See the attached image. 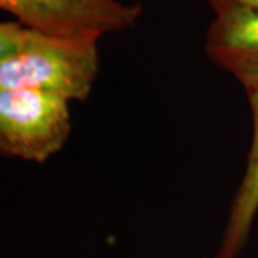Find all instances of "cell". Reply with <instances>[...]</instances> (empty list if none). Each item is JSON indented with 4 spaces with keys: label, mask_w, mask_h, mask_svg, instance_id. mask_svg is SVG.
Returning <instances> with one entry per match:
<instances>
[{
    "label": "cell",
    "mask_w": 258,
    "mask_h": 258,
    "mask_svg": "<svg viewBox=\"0 0 258 258\" xmlns=\"http://www.w3.org/2000/svg\"><path fill=\"white\" fill-rule=\"evenodd\" d=\"M98 36L57 35L0 23V89H36L86 101L101 69Z\"/></svg>",
    "instance_id": "obj_1"
},
{
    "label": "cell",
    "mask_w": 258,
    "mask_h": 258,
    "mask_svg": "<svg viewBox=\"0 0 258 258\" xmlns=\"http://www.w3.org/2000/svg\"><path fill=\"white\" fill-rule=\"evenodd\" d=\"M71 102L36 89H0V154L43 164L72 132Z\"/></svg>",
    "instance_id": "obj_2"
},
{
    "label": "cell",
    "mask_w": 258,
    "mask_h": 258,
    "mask_svg": "<svg viewBox=\"0 0 258 258\" xmlns=\"http://www.w3.org/2000/svg\"><path fill=\"white\" fill-rule=\"evenodd\" d=\"M0 9L29 28L101 39L134 28L144 12L139 3L120 0H0Z\"/></svg>",
    "instance_id": "obj_3"
},
{
    "label": "cell",
    "mask_w": 258,
    "mask_h": 258,
    "mask_svg": "<svg viewBox=\"0 0 258 258\" xmlns=\"http://www.w3.org/2000/svg\"><path fill=\"white\" fill-rule=\"evenodd\" d=\"M204 52L218 69L234 76L245 92L258 89V9L228 6L215 10Z\"/></svg>",
    "instance_id": "obj_4"
},
{
    "label": "cell",
    "mask_w": 258,
    "mask_h": 258,
    "mask_svg": "<svg viewBox=\"0 0 258 258\" xmlns=\"http://www.w3.org/2000/svg\"><path fill=\"white\" fill-rule=\"evenodd\" d=\"M252 138L240 185L234 194L220 247L214 258H238L258 214V89L247 92Z\"/></svg>",
    "instance_id": "obj_5"
},
{
    "label": "cell",
    "mask_w": 258,
    "mask_h": 258,
    "mask_svg": "<svg viewBox=\"0 0 258 258\" xmlns=\"http://www.w3.org/2000/svg\"><path fill=\"white\" fill-rule=\"evenodd\" d=\"M212 12L224 9L228 6H242V8H252L258 9V0H205Z\"/></svg>",
    "instance_id": "obj_6"
}]
</instances>
